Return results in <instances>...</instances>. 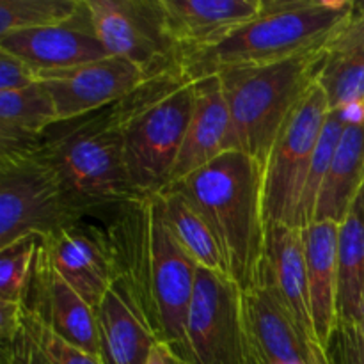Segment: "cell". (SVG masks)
<instances>
[{"instance_id":"cell-25","label":"cell","mask_w":364,"mask_h":364,"mask_svg":"<svg viewBox=\"0 0 364 364\" xmlns=\"http://www.w3.org/2000/svg\"><path fill=\"white\" fill-rule=\"evenodd\" d=\"M0 364H103L50 331L27 308L20 333L0 348Z\"/></svg>"},{"instance_id":"cell-26","label":"cell","mask_w":364,"mask_h":364,"mask_svg":"<svg viewBox=\"0 0 364 364\" xmlns=\"http://www.w3.org/2000/svg\"><path fill=\"white\" fill-rule=\"evenodd\" d=\"M318 85L326 92L329 110L364 103V48L329 53L318 75Z\"/></svg>"},{"instance_id":"cell-23","label":"cell","mask_w":364,"mask_h":364,"mask_svg":"<svg viewBox=\"0 0 364 364\" xmlns=\"http://www.w3.org/2000/svg\"><path fill=\"white\" fill-rule=\"evenodd\" d=\"M364 313V191L340 224L338 320L361 323ZM338 323V326H340Z\"/></svg>"},{"instance_id":"cell-12","label":"cell","mask_w":364,"mask_h":364,"mask_svg":"<svg viewBox=\"0 0 364 364\" xmlns=\"http://www.w3.org/2000/svg\"><path fill=\"white\" fill-rule=\"evenodd\" d=\"M0 50L28 64L38 77L109 57L96 36L85 2L77 16L64 23L0 36Z\"/></svg>"},{"instance_id":"cell-28","label":"cell","mask_w":364,"mask_h":364,"mask_svg":"<svg viewBox=\"0 0 364 364\" xmlns=\"http://www.w3.org/2000/svg\"><path fill=\"white\" fill-rule=\"evenodd\" d=\"M347 119L341 110H331L327 116L323 130L320 134L318 144H316L315 155H313L311 166H309L308 180H306L304 192H302L301 206H299V228L304 230L309 224L315 223L316 201H318L320 188L327 176L331 162H333L334 151L338 148L341 135H343Z\"/></svg>"},{"instance_id":"cell-15","label":"cell","mask_w":364,"mask_h":364,"mask_svg":"<svg viewBox=\"0 0 364 364\" xmlns=\"http://www.w3.org/2000/svg\"><path fill=\"white\" fill-rule=\"evenodd\" d=\"M245 334L252 364H308L311 341L281 299L262 277L255 288L242 291Z\"/></svg>"},{"instance_id":"cell-6","label":"cell","mask_w":364,"mask_h":364,"mask_svg":"<svg viewBox=\"0 0 364 364\" xmlns=\"http://www.w3.org/2000/svg\"><path fill=\"white\" fill-rule=\"evenodd\" d=\"M327 55V52H318L267 66L233 68L217 73L231 114L235 149L244 151L265 169L281 128L316 84Z\"/></svg>"},{"instance_id":"cell-33","label":"cell","mask_w":364,"mask_h":364,"mask_svg":"<svg viewBox=\"0 0 364 364\" xmlns=\"http://www.w3.org/2000/svg\"><path fill=\"white\" fill-rule=\"evenodd\" d=\"M25 304L0 301V348L7 347L20 333Z\"/></svg>"},{"instance_id":"cell-2","label":"cell","mask_w":364,"mask_h":364,"mask_svg":"<svg viewBox=\"0 0 364 364\" xmlns=\"http://www.w3.org/2000/svg\"><path fill=\"white\" fill-rule=\"evenodd\" d=\"M169 188L180 191L212 230L226 274L242 291L262 281L267 224L263 169L240 149H231Z\"/></svg>"},{"instance_id":"cell-8","label":"cell","mask_w":364,"mask_h":364,"mask_svg":"<svg viewBox=\"0 0 364 364\" xmlns=\"http://www.w3.org/2000/svg\"><path fill=\"white\" fill-rule=\"evenodd\" d=\"M329 103L318 80L299 102L277 135L263 169L265 224L299 228V206Z\"/></svg>"},{"instance_id":"cell-20","label":"cell","mask_w":364,"mask_h":364,"mask_svg":"<svg viewBox=\"0 0 364 364\" xmlns=\"http://www.w3.org/2000/svg\"><path fill=\"white\" fill-rule=\"evenodd\" d=\"M95 315L103 364L148 363L151 348L159 340L137 309L117 290L116 283L107 291Z\"/></svg>"},{"instance_id":"cell-21","label":"cell","mask_w":364,"mask_h":364,"mask_svg":"<svg viewBox=\"0 0 364 364\" xmlns=\"http://www.w3.org/2000/svg\"><path fill=\"white\" fill-rule=\"evenodd\" d=\"M363 191L364 123H347L320 188L315 223H343Z\"/></svg>"},{"instance_id":"cell-5","label":"cell","mask_w":364,"mask_h":364,"mask_svg":"<svg viewBox=\"0 0 364 364\" xmlns=\"http://www.w3.org/2000/svg\"><path fill=\"white\" fill-rule=\"evenodd\" d=\"M192 107L194 82L176 75L146 80L112 105L128 180L137 198H153L169 188Z\"/></svg>"},{"instance_id":"cell-30","label":"cell","mask_w":364,"mask_h":364,"mask_svg":"<svg viewBox=\"0 0 364 364\" xmlns=\"http://www.w3.org/2000/svg\"><path fill=\"white\" fill-rule=\"evenodd\" d=\"M336 364H364V329L361 323H340L331 343Z\"/></svg>"},{"instance_id":"cell-29","label":"cell","mask_w":364,"mask_h":364,"mask_svg":"<svg viewBox=\"0 0 364 364\" xmlns=\"http://www.w3.org/2000/svg\"><path fill=\"white\" fill-rule=\"evenodd\" d=\"M39 242V237H27L0 249V301L25 304Z\"/></svg>"},{"instance_id":"cell-9","label":"cell","mask_w":364,"mask_h":364,"mask_svg":"<svg viewBox=\"0 0 364 364\" xmlns=\"http://www.w3.org/2000/svg\"><path fill=\"white\" fill-rule=\"evenodd\" d=\"M107 53L130 60L148 80L183 77V53L167 28L160 0H84Z\"/></svg>"},{"instance_id":"cell-17","label":"cell","mask_w":364,"mask_h":364,"mask_svg":"<svg viewBox=\"0 0 364 364\" xmlns=\"http://www.w3.org/2000/svg\"><path fill=\"white\" fill-rule=\"evenodd\" d=\"M235 149L233 123L219 75L194 80V107L171 185ZM169 185V187H171Z\"/></svg>"},{"instance_id":"cell-19","label":"cell","mask_w":364,"mask_h":364,"mask_svg":"<svg viewBox=\"0 0 364 364\" xmlns=\"http://www.w3.org/2000/svg\"><path fill=\"white\" fill-rule=\"evenodd\" d=\"M309 306L315 338L329 348L338 329V237L340 224L322 220L302 230Z\"/></svg>"},{"instance_id":"cell-4","label":"cell","mask_w":364,"mask_h":364,"mask_svg":"<svg viewBox=\"0 0 364 364\" xmlns=\"http://www.w3.org/2000/svg\"><path fill=\"white\" fill-rule=\"evenodd\" d=\"M80 219L137 198L128 180L123 137L112 107L59 121L36 144Z\"/></svg>"},{"instance_id":"cell-31","label":"cell","mask_w":364,"mask_h":364,"mask_svg":"<svg viewBox=\"0 0 364 364\" xmlns=\"http://www.w3.org/2000/svg\"><path fill=\"white\" fill-rule=\"evenodd\" d=\"M38 82V73L28 64L0 50V92L31 87Z\"/></svg>"},{"instance_id":"cell-27","label":"cell","mask_w":364,"mask_h":364,"mask_svg":"<svg viewBox=\"0 0 364 364\" xmlns=\"http://www.w3.org/2000/svg\"><path fill=\"white\" fill-rule=\"evenodd\" d=\"M84 0H0V36L64 23L77 16Z\"/></svg>"},{"instance_id":"cell-1","label":"cell","mask_w":364,"mask_h":364,"mask_svg":"<svg viewBox=\"0 0 364 364\" xmlns=\"http://www.w3.org/2000/svg\"><path fill=\"white\" fill-rule=\"evenodd\" d=\"M100 220L116 263V288L137 309L156 340L183 355L185 322L198 263L171 233L160 198H134Z\"/></svg>"},{"instance_id":"cell-3","label":"cell","mask_w":364,"mask_h":364,"mask_svg":"<svg viewBox=\"0 0 364 364\" xmlns=\"http://www.w3.org/2000/svg\"><path fill=\"white\" fill-rule=\"evenodd\" d=\"M352 0H263L262 13L217 46L183 60V77L267 66L327 52L354 14Z\"/></svg>"},{"instance_id":"cell-11","label":"cell","mask_w":364,"mask_h":364,"mask_svg":"<svg viewBox=\"0 0 364 364\" xmlns=\"http://www.w3.org/2000/svg\"><path fill=\"white\" fill-rule=\"evenodd\" d=\"M146 80V75L135 64L114 55L70 70L39 75V82L52 96L59 121L112 107Z\"/></svg>"},{"instance_id":"cell-16","label":"cell","mask_w":364,"mask_h":364,"mask_svg":"<svg viewBox=\"0 0 364 364\" xmlns=\"http://www.w3.org/2000/svg\"><path fill=\"white\" fill-rule=\"evenodd\" d=\"M171 38L183 53L217 46L262 13L263 0H160Z\"/></svg>"},{"instance_id":"cell-13","label":"cell","mask_w":364,"mask_h":364,"mask_svg":"<svg viewBox=\"0 0 364 364\" xmlns=\"http://www.w3.org/2000/svg\"><path fill=\"white\" fill-rule=\"evenodd\" d=\"M25 308L68 343L102 361L95 309L60 277L41 242Z\"/></svg>"},{"instance_id":"cell-10","label":"cell","mask_w":364,"mask_h":364,"mask_svg":"<svg viewBox=\"0 0 364 364\" xmlns=\"http://www.w3.org/2000/svg\"><path fill=\"white\" fill-rule=\"evenodd\" d=\"M183 355L192 364H252L242 290L224 274L198 267L185 322Z\"/></svg>"},{"instance_id":"cell-24","label":"cell","mask_w":364,"mask_h":364,"mask_svg":"<svg viewBox=\"0 0 364 364\" xmlns=\"http://www.w3.org/2000/svg\"><path fill=\"white\" fill-rule=\"evenodd\" d=\"M159 198L162 203L164 219L185 252L201 269L228 276L219 244L192 203L176 188H167L159 194Z\"/></svg>"},{"instance_id":"cell-7","label":"cell","mask_w":364,"mask_h":364,"mask_svg":"<svg viewBox=\"0 0 364 364\" xmlns=\"http://www.w3.org/2000/svg\"><path fill=\"white\" fill-rule=\"evenodd\" d=\"M80 220L36 146L0 155V249L48 238Z\"/></svg>"},{"instance_id":"cell-35","label":"cell","mask_w":364,"mask_h":364,"mask_svg":"<svg viewBox=\"0 0 364 364\" xmlns=\"http://www.w3.org/2000/svg\"><path fill=\"white\" fill-rule=\"evenodd\" d=\"M308 364H336L331 354V347H323L318 341H311V350H309V361Z\"/></svg>"},{"instance_id":"cell-36","label":"cell","mask_w":364,"mask_h":364,"mask_svg":"<svg viewBox=\"0 0 364 364\" xmlns=\"http://www.w3.org/2000/svg\"><path fill=\"white\" fill-rule=\"evenodd\" d=\"M361 326H363V329H364V313H363V322H361Z\"/></svg>"},{"instance_id":"cell-14","label":"cell","mask_w":364,"mask_h":364,"mask_svg":"<svg viewBox=\"0 0 364 364\" xmlns=\"http://www.w3.org/2000/svg\"><path fill=\"white\" fill-rule=\"evenodd\" d=\"M41 245L60 277L96 311L117 279L105 230L80 220L41 238Z\"/></svg>"},{"instance_id":"cell-18","label":"cell","mask_w":364,"mask_h":364,"mask_svg":"<svg viewBox=\"0 0 364 364\" xmlns=\"http://www.w3.org/2000/svg\"><path fill=\"white\" fill-rule=\"evenodd\" d=\"M262 277L269 281L302 333L309 340H316L309 306L304 233L301 228L284 224L267 226L265 265Z\"/></svg>"},{"instance_id":"cell-34","label":"cell","mask_w":364,"mask_h":364,"mask_svg":"<svg viewBox=\"0 0 364 364\" xmlns=\"http://www.w3.org/2000/svg\"><path fill=\"white\" fill-rule=\"evenodd\" d=\"M146 364H192L185 355H181L180 352L174 347H171L169 343H164V341H156L155 347L151 348V354H149L148 363Z\"/></svg>"},{"instance_id":"cell-32","label":"cell","mask_w":364,"mask_h":364,"mask_svg":"<svg viewBox=\"0 0 364 364\" xmlns=\"http://www.w3.org/2000/svg\"><path fill=\"white\" fill-rule=\"evenodd\" d=\"M364 48V2L355 4L350 21L345 25L338 38L331 43L329 53H345Z\"/></svg>"},{"instance_id":"cell-22","label":"cell","mask_w":364,"mask_h":364,"mask_svg":"<svg viewBox=\"0 0 364 364\" xmlns=\"http://www.w3.org/2000/svg\"><path fill=\"white\" fill-rule=\"evenodd\" d=\"M55 123V105L41 82L0 92V155L32 148Z\"/></svg>"}]
</instances>
